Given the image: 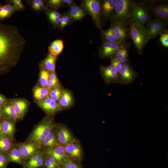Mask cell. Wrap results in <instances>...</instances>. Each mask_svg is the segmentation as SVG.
Here are the masks:
<instances>
[{
  "instance_id": "9",
  "label": "cell",
  "mask_w": 168,
  "mask_h": 168,
  "mask_svg": "<svg viewBox=\"0 0 168 168\" xmlns=\"http://www.w3.org/2000/svg\"><path fill=\"white\" fill-rule=\"evenodd\" d=\"M23 157L26 161L40 150V145L36 142L25 141L16 142Z\"/></svg>"
},
{
  "instance_id": "42",
  "label": "cell",
  "mask_w": 168,
  "mask_h": 168,
  "mask_svg": "<svg viewBox=\"0 0 168 168\" xmlns=\"http://www.w3.org/2000/svg\"><path fill=\"white\" fill-rule=\"evenodd\" d=\"M11 2L16 8L17 11H23L25 9V7L21 0H10Z\"/></svg>"
},
{
  "instance_id": "8",
  "label": "cell",
  "mask_w": 168,
  "mask_h": 168,
  "mask_svg": "<svg viewBox=\"0 0 168 168\" xmlns=\"http://www.w3.org/2000/svg\"><path fill=\"white\" fill-rule=\"evenodd\" d=\"M119 74V83L124 85L133 82L138 75V73L129 63L123 64Z\"/></svg>"
},
{
  "instance_id": "44",
  "label": "cell",
  "mask_w": 168,
  "mask_h": 168,
  "mask_svg": "<svg viewBox=\"0 0 168 168\" xmlns=\"http://www.w3.org/2000/svg\"><path fill=\"white\" fill-rule=\"evenodd\" d=\"M43 168H57L53 165L45 157Z\"/></svg>"
},
{
  "instance_id": "15",
  "label": "cell",
  "mask_w": 168,
  "mask_h": 168,
  "mask_svg": "<svg viewBox=\"0 0 168 168\" xmlns=\"http://www.w3.org/2000/svg\"><path fill=\"white\" fill-rule=\"evenodd\" d=\"M38 104L48 115H54L62 110L58 103L52 100L49 96L39 101Z\"/></svg>"
},
{
  "instance_id": "14",
  "label": "cell",
  "mask_w": 168,
  "mask_h": 168,
  "mask_svg": "<svg viewBox=\"0 0 168 168\" xmlns=\"http://www.w3.org/2000/svg\"><path fill=\"white\" fill-rule=\"evenodd\" d=\"M122 44L117 43H112L103 41L100 49V57L102 58H110L114 57L117 51Z\"/></svg>"
},
{
  "instance_id": "27",
  "label": "cell",
  "mask_w": 168,
  "mask_h": 168,
  "mask_svg": "<svg viewBox=\"0 0 168 168\" xmlns=\"http://www.w3.org/2000/svg\"><path fill=\"white\" fill-rule=\"evenodd\" d=\"M73 99L71 93L67 90H63L58 103L62 109H67L73 103Z\"/></svg>"
},
{
  "instance_id": "32",
  "label": "cell",
  "mask_w": 168,
  "mask_h": 168,
  "mask_svg": "<svg viewBox=\"0 0 168 168\" xmlns=\"http://www.w3.org/2000/svg\"><path fill=\"white\" fill-rule=\"evenodd\" d=\"M64 48L63 41L59 39L53 41L48 47L49 53L51 54L57 56L62 51Z\"/></svg>"
},
{
  "instance_id": "25",
  "label": "cell",
  "mask_w": 168,
  "mask_h": 168,
  "mask_svg": "<svg viewBox=\"0 0 168 168\" xmlns=\"http://www.w3.org/2000/svg\"><path fill=\"white\" fill-rule=\"evenodd\" d=\"M57 58V56L49 53L40 63L41 68L44 69L49 72H55Z\"/></svg>"
},
{
  "instance_id": "1",
  "label": "cell",
  "mask_w": 168,
  "mask_h": 168,
  "mask_svg": "<svg viewBox=\"0 0 168 168\" xmlns=\"http://www.w3.org/2000/svg\"><path fill=\"white\" fill-rule=\"evenodd\" d=\"M26 40L15 26L0 22V74L8 71L16 63Z\"/></svg>"
},
{
  "instance_id": "37",
  "label": "cell",
  "mask_w": 168,
  "mask_h": 168,
  "mask_svg": "<svg viewBox=\"0 0 168 168\" xmlns=\"http://www.w3.org/2000/svg\"><path fill=\"white\" fill-rule=\"evenodd\" d=\"M65 6L62 0H46L45 10L47 9L57 10V9Z\"/></svg>"
},
{
  "instance_id": "47",
  "label": "cell",
  "mask_w": 168,
  "mask_h": 168,
  "mask_svg": "<svg viewBox=\"0 0 168 168\" xmlns=\"http://www.w3.org/2000/svg\"><path fill=\"white\" fill-rule=\"evenodd\" d=\"M8 102L6 98L0 94V107L7 104Z\"/></svg>"
},
{
  "instance_id": "31",
  "label": "cell",
  "mask_w": 168,
  "mask_h": 168,
  "mask_svg": "<svg viewBox=\"0 0 168 168\" xmlns=\"http://www.w3.org/2000/svg\"><path fill=\"white\" fill-rule=\"evenodd\" d=\"M45 13L49 21L54 28L58 27L60 17L61 14L56 10L47 9L45 10Z\"/></svg>"
},
{
  "instance_id": "28",
  "label": "cell",
  "mask_w": 168,
  "mask_h": 168,
  "mask_svg": "<svg viewBox=\"0 0 168 168\" xmlns=\"http://www.w3.org/2000/svg\"><path fill=\"white\" fill-rule=\"evenodd\" d=\"M4 117L17 121L20 119L14 107L9 102L0 107Z\"/></svg>"
},
{
  "instance_id": "45",
  "label": "cell",
  "mask_w": 168,
  "mask_h": 168,
  "mask_svg": "<svg viewBox=\"0 0 168 168\" xmlns=\"http://www.w3.org/2000/svg\"><path fill=\"white\" fill-rule=\"evenodd\" d=\"M64 21V26L65 27L70 22H72L71 19L67 13L62 14Z\"/></svg>"
},
{
  "instance_id": "4",
  "label": "cell",
  "mask_w": 168,
  "mask_h": 168,
  "mask_svg": "<svg viewBox=\"0 0 168 168\" xmlns=\"http://www.w3.org/2000/svg\"><path fill=\"white\" fill-rule=\"evenodd\" d=\"M146 28L133 23L129 29V35L131 38L140 55L142 54L144 46L147 43L146 39Z\"/></svg>"
},
{
  "instance_id": "3",
  "label": "cell",
  "mask_w": 168,
  "mask_h": 168,
  "mask_svg": "<svg viewBox=\"0 0 168 168\" xmlns=\"http://www.w3.org/2000/svg\"><path fill=\"white\" fill-rule=\"evenodd\" d=\"M53 115H48L37 124L25 141L34 142L40 145L50 132L55 123Z\"/></svg>"
},
{
  "instance_id": "10",
  "label": "cell",
  "mask_w": 168,
  "mask_h": 168,
  "mask_svg": "<svg viewBox=\"0 0 168 168\" xmlns=\"http://www.w3.org/2000/svg\"><path fill=\"white\" fill-rule=\"evenodd\" d=\"M147 24L146 39L147 42L149 40L155 39L156 36L165 32V26L155 19L150 20Z\"/></svg>"
},
{
  "instance_id": "34",
  "label": "cell",
  "mask_w": 168,
  "mask_h": 168,
  "mask_svg": "<svg viewBox=\"0 0 168 168\" xmlns=\"http://www.w3.org/2000/svg\"><path fill=\"white\" fill-rule=\"evenodd\" d=\"M49 92L46 87L37 86L34 89V96L35 99L40 101L49 96Z\"/></svg>"
},
{
  "instance_id": "23",
  "label": "cell",
  "mask_w": 168,
  "mask_h": 168,
  "mask_svg": "<svg viewBox=\"0 0 168 168\" xmlns=\"http://www.w3.org/2000/svg\"><path fill=\"white\" fill-rule=\"evenodd\" d=\"M5 4H0V22L12 16L17 11L9 0H6Z\"/></svg>"
},
{
  "instance_id": "38",
  "label": "cell",
  "mask_w": 168,
  "mask_h": 168,
  "mask_svg": "<svg viewBox=\"0 0 168 168\" xmlns=\"http://www.w3.org/2000/svg\"><path fill=\"white\" fill-rule=\"evenodd\" d=\"M62 91L59 86H55L50 90L49 97L53 101H58L62 95Z\"/></svg>"
},
{
  "instance_id": "12",
  "label": "cell",
  "mask_w": 168,
  "mask_h": 168,
  "mask_svg": "<svg viewBox=\"0 0 168 168\" xmlns=\"http://www.w3.org/2000/svg\"><path fill=\"white\" fill-rule=\"evenodd\" d=\"M100 72L104 81L107 84L119 83V73L111 65L100 66Z\"/></svg>"
},
{
  "instance_id": "21",
  "label": "cell",
  "mask_w": 168,
  "mask_h": 168,
  "mask_svg": "<svg viewBox=\"0 0 168 168\" xmlns=\"http://www.w3.org/2000/svg\"><path fill=\"white\" fill-rule=\"evenodd\" d=\"M5 155L7 157L10 162H12L19 164L23 166L26 160L18 147L16 144Z\"/></svg>"
},
{
  "instance_id": "26",
  "label": "cell",
  "mask_w": 168,
  "mask_h": 168,
  "mask_svg": "<svg viewBox=\"0 0 168 168\" xmlns=\"http://www.w3.org/2000/svg\"><path fill=\"white\" fill-rule=\"evenodd\" d=\"M9 102L14 107L20 119H23L28 108L27 103L22 100H16Z\"/></svg>"
},
{
  "instance_id": "5",
  "label": "cell",
  "mask_w": 168,
  "mask_h": 168,
  "mask_svg": "<svg viewBox=\"0 0 168 168\" xmlns=\"http://www.w3.org/2000/svg\"><path fill=\"white\" fill-rule=\"evenodd\" d=\"M81 5L86 13L91 16L96 26L102 30L100 1L97 0H83L81 1Z\"/></svg>"
},
{
  "instance_id": "17",
  "label": "cell",
  "mask_w": 168,
  "mask_h": 168,
  "mask_svg": "<svg viewBox=\"0 0 168 168\" xmlns=\"http://www.w3.org/2000/svg\"><path fill=\"white\" fill-rule=\"evenodd\" d=\"M16 121L4 117L2 118V128L3 135L15 141Z\"/></svg>"
},
{
  "instance_id": "43",
  "label": "cell",
  "mask_w": 168,
  "mask_h": 168,
  "mask_svg": "<svg viewBox=\"0 0 168 168\" xmlns=\"http://www.w3.org/2000/svg\"><path fill=\"white\" fill-rule=\"evenodd\" d=\"M160 40L162 44L164 47H168V34L167 32L163 33L161 35Z\"/></svg>"
},
{
  "instance_id": "16",
  "label": "cell",
  "mask_w": 168,
  "mask_h": 168,
  "mask_svg": "<svg viewBox=\"0 0 168 168\" xmlns=\"http://www.w3.org/2000/svg\"><path fill=\"white\" fill-rule=\"evenodd\" d=\"M118 0H104L100 1L101 16L110 20L113 16Z\"/></svg>"
},
{
  "instance_id": "11",
  "label": "cell",
  "mask_w": 168,
  "mask_h": 168,
  "mask_svg": "<svg viewBox=\"0 0 168 168\" xmlns=\"http://www.w3.org/2000/svg\"><path fill=\"white\" fill-rule=\"evenodd\" d=\"M151 11L156 19L161 22L165 26L168 21V5L165 3L156 4L151 7Z\"/></svg>"
},
{
  "instance_id": "2",
  "label": "cell",
  "mask_w": 168,
  "mask_h": 168,
  "mask_svg": "<svg viewBox=\"0 0 168 168\" xmlns=\"http://www.w3.org/2000/svg\"><path fill=\"white\" fill-rule=\"evenodd\" d=\"M131 1L129 0H118L114 13L110 20L115 23L127 27L133 23Z\"/></svg>"
},
{
  "instance_id": "24",
  "label": "cell",
  "mask_w": 168,
  "mask_h": 168,
  "mask_svg": "<svg viewBox=\"0 0 168 168\" xmlns=\"http://www.w3.org/2000/svg\"><path fill=\"white\" fill-rule=\"evenodd\" d=\"M67 13L70 17L72 22L80 20L86 14L81 6L76 3L69 7V9Z\"/></svg>"
},
{
  "instance_id": "18",
  "label": "cell",
  "mask_w": 168,
  "mask_h": 168,
  "mask_svg": "<svg viewBox=\"0 0 168 168\" xmlns=\"http://www.w3.org/2000/svg\"><path fill=\"white\" fill-rule=\"evenodd\" d=\"M45 157V152L41 150L26 161L23 168H43Z\"/></svg>"
},
{
  "instance_id": "20",
  "label": "cell",
  "mask_w": 168,
  "mask_h": 168,
  "mask_svg": "<svg viewBox=\"0 0 168 168\" xmlns=\"http://www.w3.org/2000/svg\"><path fill=\"white\" fill-rule=\"evenodd\" d=\"M58 144L56 124H55L50 132L40 144V150L44 151Z\"/></svg>"
},
{
  "instance_id": "39",
  "label": "cell",
  "mask_w": 168,
  "mask_h": 168,
  "mask_svg": "<svg viewBox=\"0 0 168 168\" xmlns=\"http://www.w3.org/2000/svg\"><path fill=\"white\" fill-rule=\"evenodd\" d=\"M50 72L47 70L41 69L39 78V83L40 85L43 87H46L49 80Z\"/></svg>"
},
{
  "instance_id": "41",
  "label": "cell",
  "mask_w": 168,
  "mask_h": 168,
  "mask_svg": "<svg viewBox=\"0 0 168 168\" xmlns=\"http://www.w3.org/2000/svg\"><path fill=\"white\" fill-rule=\"evenodd\" d=\"M9 162L6 156L0 153V168H7Z\"/></svg>"
},
{
  "instance_id": "6",
  "label": "cell",
  "mask_w": 168,
  "mask_h": 168,
  "mask_svg": "<svg viewBox=\"0 0 168 168\" xmlns=\"http://www.w3.org/2000/svg\"><path fill=\"white\" fill-rule=\"evenodd\" d=\"M131 6L133 23L140 26L147 24L150 19L148 9L144 4L131 1Z\"/></svg>"
},
{
  "instance_id": "40",
  "label": "cell",
  "mask_w": 168,
  "mask_h": 168,
  "mask_svg": "<svg viewBox=\"0 0 168 168\" xmlns=\"http://www.w3.org/2000/svg\"><path fill=\"white\" fill-rule=\"evenodd\" d=\"M110 65L119 73L123 64L115 57L110 58Z\"/></svg>"
},
{
  "instance_id": "22",
  "label": "cell",
  "mask_w": 168,
  "mask_h": 168,
  "mask_svg": "<svg viewBox=\"0 0 168 168\" xmlns=\"http://www.w3.org/2000/svg\"><path fill=\"white\" fill-rule=\"evenodd\" d=\"M44 152L47 154L52 156L60 164L67 157L64 147L60 144L48 149Z\"/></svg>"
},
{
  "instance_id": "30",
  "label": "cell",
  "mask_w": 168,
  "mask_h": 168,
  "mask_svg": "<svg viewBox=\"0 0 168 168\" xmlns=\"http://www.w3.org/2000/svg\"><path fill=\"white\" fill-rule=\"evenodd\" d=\"M126 42L122 44L116 53L115 57L122 64L128 63V46Z\"/></svg>"
},
{
  "instance_id": "13",
  "label": "cell",
  "mask_w": 168,
  "mask_h": 168,
  "mask_svg": "<svg viewBox=\"0 0 168 168\" xmlns=\"http://www.w3.org/2000/svg\"><path fill=\"white\" fill-rule=\"evenodd\" d=\"M56 127L59 144L64 147L75 139L69 129L64 124H56Z\"/></svg>"
},
{
  "instance_id": "35",
  "label": "cell",
  "mask_w": 168,
  "mask_h": 168,
  "mask_svg": "<svg viewBox=\"0 0 168 168\" xmlns=\"http://www.w3.org/2000/svg\"><path fill=\"white\" fill-rule=\"evenodd\" d=\"M101 36L103 41L112 43H118L111 27L105 30H101Z\"/></svg>"
},
{
  "instance_id": "33",
  "label": "cell",
  "mask_w": 168,
  "mask_h": 168,
  "mask_svg": "<svg viewBox=\"0 0 168 168\" xmlns=\"http://www.w3.org/2000/svg\"><path fill=\"white\" fill-rule=\"evenodd\" d=\"M30 8L35 11L41 12L45 11L46 0H30L25 1Z\"/></svg>"
},
{
  "instance_id": "48",
  "label": "cell",
  "mask_w": 168,
  "mask_h": 168,
  "mask_svg": "<svg viewBox=\"0 0 168 168\" xmlns=\"http://www.w3.org/2000/svg\"><path fill=\"white\" fill-rule=\"evenodd\" d=\"M2 118L0 119V136L3 135L2 128Z\"/></svg>"
},
{
  "instance_id": "7",
  "label": "cell",
  "mask_w": 168,
  "mask_h": 168,
  "mask_svg": "<svg viewBox=\"0 0 168 168\" xmlns=\"http://www.w3.org/2000/svg\"><path fill=\"white\" fill-rule=\"evenodd\" d=\"M65 154L70 159L81 163L83 158L82 147L79 141L75 139L64 147Z\"/></svg>"
},
{
  "instance_id": "36",
  "label": "cell",
  "mask_w": 168,
  "mask_h": 168,
  "mask_svg": "<svg viewBox=\"0 0 168 168\" xmlns=\"http://www.w3.org/2000/svg\"><path fill=\"white\" fill-rule=\"evenodd\" d=\"M60 168H83L80 163L75 161L67 157L61 163Z\"/></svg>"
},
{
  "instance_id": "46",
  "label": "cell",
  "mask_w": 168,
  "mask_h": 168,
  "mask_svg": "<svg viewBox=\"0 0 168 168\" xmlns=\"http://www.w3.org/2000/svg\"><path fill=\"white\" fill-rule=\"evenodd\" d=\"M62 1L65 6H67L69 7L75 3L72 0H62Z\"/></svg>"
},
{
  "instance_id": "29",
  "label": "cell",
  "mask_w": 168,
  "mask_h": 168,
  "mask_svg": "<svg viewBox=\"0 0 168 168\" xmlns=\"http://www.w3.org/2000/svg\"><path fill=\"white\" fill-rule=\"evenodd\" d=\"M15 143V141L3 135L0 136V153L6 154L14 147Z\"/></svg>"
},
{
  "instance_id": "19",
  "label": "cell",
  "mask_w": 168,
  "mask_h": 168,
  "mask_svg": "<svg viewBox=\"0 0 168 168\" xmlns=\"http://www.w3.org/2000/svg\"><path fill=\"white\" fill-rule=\"evenodd\" d=\"M110 27L118 43L122 44L126 43V41L129 35V29L127 27L118 24L112 23Z\"/></svg>"
}]
</instances>
